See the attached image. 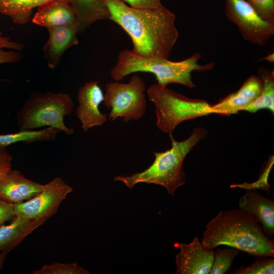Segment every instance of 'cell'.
Here are the masks:
<instances>
[{"instance_id": "obj_1", "label": "cell", "mask_w": 274, "mask_h": 274, "mask_svg": "<svg viewBox=\"0 0 274 274\" xmlns=\"http://www.w3.org/2000/svg\"><path fill=\"white\" fill-rule=\"evenodd\" d=\"M111 20L132 42L131 51L144 56L168 58L179 37L176 15L161 5L156 9L131 7L120 0H105Z\"/></svg>"}, {"instance_id": "obj_2", "label": "cell", "mask_w": 274, "mask_h": 274, "mask_svg": "<svg viewBox=\"0 0 274 274\" xmlns=\"http://www.w3.org/2000/svg\"><path fill=\"white\" fill-rule=\"evenodd\" d=\"M201 242L211 249L224 245L252 256H274L273 241L253 215L239 209L219 212L207 224Z\"/></svg>"}, {"instance_id": "obj_3", "label": "cell", "mask_w": 274, "mask_h": 274, "mask_svg": "<svg viewBox=\"0 0 274 274\" xmlns=\"http://www.w3.org/2000/svg\"><path fill=\"white\" fill-rule=\"evenodd\" d=\"M207 134L205 128L197 127L193 129L187 139L182 141H177L172 134L169 135L172 141L171 148L164 152H154L155 159L148 168L131 176H116L114 180L123 182L129 188L140 183L159 185L174 196L176 190L184 185L186 180L183 167L186 156Z\"/></svg>"}, {"instance_id": "obj_4", "label": "cell", "mask_w": 274, "mask_h": 274, "mask_svg": "<svg viewBox=\"0 0 274 274\" xmlns=\"http://www.w3.org/2000/svg\"><path fill=\"white\" fill-rule=\"evenodd\" d=\"M201 54L196 52L191 56L180 61H172L168 58L157 56H144L133 53L127 49L121 51L117 57V62L111 71V76L116 81L135 72L153 74L157 83L167 86L177 83L189 88L195 85L192 81L191 73L195 71H207L212 69L215 63L205 65L198 64Z\"/></svg>"}, {"instance_id": "obj_5", "label": "cell", "mask_w": 274, "mask_h": 274, "mask_svg": "<svg viewBox=\"0 0 274 274\" xmlns=\"http://www.w3.org/2000/svg\"><path fill=\"white\" fill-rule=\"evenodd\" d=\"M147 94L155 106L157 127L169 135L185 121L214 114L206 100L189 98L167 86L153 84L147 89Z\"/></svg>"}, {"instance_id": "obj_6", "label": "cell", "mask_w": 274, "mask_h": 274, "mask_svg": "<svg viewBox=\"0 0 274 274\" xmlns=\"http://www.w3.org/2000/svg\"><path fill=\"white\" fill-rule=\"evenodd\" d=\"M73 107L72 98L65 93H33L17 113L18 126L20 130L52 127L71 135L74 130L65 126L64 117L72 114Z\"/></svg>"}, {"instance_id": "obj_7", "label": "cell", "mask_w": 274, "mask_h": 274, "mask_svg": "<svg viewBox=\"0 0 274 274\" xmlns=\"http://www.w3.org/2000/svg\"><path fill=\"white\" fill-rule=\"evenodd\" d=\"M146 85L138 75L131 77L127 83L110 82L106 85L104 102L111 109L108 119L122 118L123 122L141 119L146 110Z\"/></svg>"}, {"instance_id": "obj_8", "label": "cell", "mask_w": 274, "mask_h": 274, "mask_svg": "<svg viewBox=\"0 0 274 274\" xmlns=\"http://www.w3.org/2000/svg\"><path fill=\"white\" fill-rule=\"evenodd\" d=\"M227 18L237 27L243 38L262 46L274 35V23L263 20L245 0H225Z\"/></svg>"}, {"instance_id": "obj_9", "label": "cell", "mask_w": 274, "mask_h": 274, "mask_svg": "<svg viewBox=\"0 0 274 274\" xmlns=\"http://www.w3.org/2000/svg\"><path fill=\"white\" fill-rule=\"evenodd\" d=\"M72 191L73 188L62 178L55 177L32 198L13 204L14 215L46 221L56 214L60 204Z\"/></svg>"}, {"instance_id": "obj_10", "label": "cell", "mask_w": 274, "mask_h": 274, "mask_svg": "<svg viewBox=\"0 0 274 274\" xmlns=\"http://www.w3.org/2000/svg\"><path fill=\"white\" fill-rule=\"evenodd\" d=\"M99 81H91L79 89L77 97L79 106L76 115L84 131L93 126H101L107 120L106 114L101 113L99 105L104 101V94Z\"/></svg>"}, {"instance_id": "obj_11", "label": "cell", "mask_w": 274, "mask_h": 274, "mask_svg": "<svg viewBox=\"0 0 274 274\" xmlns=\"http://www.w3.org/2000/svg\"><path fill=\"white\" fill-rule=\"evenodd\" d=\"M180 251L176 255V274H208L212 267L213 249L209 248L196 236L189 244L178 245Z\"/></svg>"}, {"instance_id": "obj_12", "label": "cell", "mask_w": 274, "mask_h": 274, "mask_svg": "<svg viewBox=\"0 0 274 274\" xmlns=\"http://www.w3.org/2000/svg\"><path fill=\"white\" fill-rule=\"evenodd\" d=\"M262 89L263 82L260 77L251 76L237 91L229 94L218 103L211 105L213 113L229 116L245 111L258 97Z\"/></svg>"}, {"instance_id": "obj_13", "label": "cell", "mask_w": 274, "mask_h": 274, "mask_svg": "<svg viewBox=\"0 0 274 274\" xmlns=\"http://www.w3.org/2000/svg\"><path fill=\"white\" fill-rule=\"evenodd\" d=\"M42 185L26 178L18 170H11L0 181V199L17 204L28 200L41 192Z\"/></svg>"}, {"instance_id": "obj_14", "label": "cell", "mask_w": 274, "mask_h": 274, "mask_svg": "<svg viewBox=\"0 0 274 274\" xmlns=\"http://www.w3.org/2000/svg\"><path fill=\"white\" fill-rule=\"evenodd\" d=\"M49 39L43 47L44 57L48 66L55 68L60 57L68 48L77 45L78 24L47 28Z\"/></svg>"}, {"instance_id": "obj_15", "label": "cell", "mask_w": 274, "mask_h": 274, "mask_svg": "<svg viewBox=\"0 0 274 274\" xmlns=\"http://www.w3.org/2000/svg\"><path fill=\"white\" fill-rule=\"evenodd\" d=\"M239 209L253 215L262 226L264 234L274 235V202L257 191L248 189L239 199Z\"/></svg>"}, {"instance_id": "obj_16", "label": "cell", "mask_w": 274, "mask_h": 274, "mask_svg": "<svg viewBox=\"0 0 274 274\" xmlns=\"http://www.w3.org/2000/svg\"><path fill=\"white\" fill-rule=\"evenodd\" d=\"M32 22L46 28L78 24V16L67 0H51L38 7Z\"/></svg>"}, {"instance_id": "obj_17", "label": "cell", "mask_w": 274, "mask_h": 274, "mask_svg": "<svg viewBox=\"0 0 274 274\" xmlns=\"http://www.w3.org/2000/svg\"><path fill=\"white\" fill-rule=\"evenodd\" d=\"M46 221L15 216L9 225L0 226V252L8 253Z\"/></svg>"}, {"instance_id": "obj_18", "label": "cell", "mask_w": 274, "mask_h": 274, "mask_svg": "<svg viewBox=\"0 0 274 274\" xmlns=\"http://www.w3.org/2000/svg\"><path fill=\"white\" fill-rule=\"evenodd\" d=\"M67 1L77 13L78 33L96 21L109 19L110 13L105 0Z\"/></svg>"}, {"instance_id": "obj_19", "label": "cell", "mask_w": 274, "mask_h": 274, "mask_svg": "<svg viewBox=\"0 0 274 274\" xmlns=\"http://www.w3.org/2000/svg\"><path fill=\"white\" fill-rule=\"evenodd\" d=\"M51 0H0V13L14 23L24 24L30 19L32 10Z\"/></svg>"}, {"instance_id": "obj_20", "label": "cell", "mask_w": 274, "mask_h": 274, "mask_svg": "<svg viewBox=\"0 0 274 274\" xmlns=\"http://www.w3.org/2000/svg\"><path fill=\"white\" fill-rule=\"evenodd\" d=\"M60 130L52 127L39 130H20L13 133L0 135V146L7 147L17 142L31 143L51 141L56 139Z\"/></svg>"}, {"instance_id": "obj_21", "label": "cell", "mask_w": 274, "mask_h": 274, "mask_svg": "<svg viewBox=\"0 0 274 274\" xmlns=\"http://www.w3.org/2000/svg\"><path fill=\"white\" fill-rule=\"evenodd\" d=\"M258 74L263 82V89L258 97L245 111L255 113L259 110L268 109L274 112V72L261 67Z\"/></svg>"}, {"instance_id": "obj_22", "label": "cell", "mask_w": 274, "mask_h": 274, "mask_svg": "<svg viewBox=\"0 0 274 274\" xmlns=\"http://www.w3.org/2000/svg\"><path fill=\"white\" fill-rule=\"evenodd\" d=\"M239 250L233 248H218L214 251V258L210 274H223L231 267L232 262L238 255Z\"/></svg>"}, {"instance_id": "obj_23", "label": "cell", "mask_w": 274, "mask_h": 274, "mask_svg": "<svg viewBox=\"0 0 274 274\" xmlns=\"http://www.w3.org/2000/svg\"><path fill=\"white\" fill-rule=\"evenodd\" d=\"M33 274H89L76 263H55L43 265L40 269L33 271Z\"/></svg>"}, {"instance_id": "obj_24", "label": "cell", "mask_w": 274, "mask_h": 274, "mask_svg": "<svg viewBox=\"0 0 274 274\" xmlns=\"http://www.w3.org/2000/svg\"><path fill=\"white\" fill-rule=\"evenodd\" d=\"M23 48L22 44L12 41L9 38L3 36L0 31V64L16 63L21 58L20 53L13 51H6L3 49L7 48L19 51Z\"/></svg>"}, {"instance_id": "obj_25", "label": "cell", "mask_w": 274, "mask_h": 274, "mask_svg": "<svg viewBox=\"0 0 274 274\" xmlns=\"http://www.w3.org/2000/svg\"><path fill=\"white\" fill-rule=\"evenodd\" d=\"M256 259L250 266L242 267L232 272L234 274H273L274 273V260L265 258Z\"/></svg>"}, {"instance_id": "obj_26", "label": "cell", "mask_w": 274, "mask_h": 274, "mask_svg": "<svg viewBox=\"0 0 274 274\" xmlns=\"http://www.w3.org/2000/svg\"><path fill=\"white\" fill-rule=\"evenodd\" d=\"M264 20L274 23V0H247Z\"/></svg>"}, {"instance_id": "obj_27", "label": "cell", "mask_w": 274, "mask_h": 274, "mask_svg": "<svg viewBox=\"0 0 274 274\" xmlns=\"http://www.w3.org/2000/svg\"><path fill=\"white\" fill-rule=\"evenodd\" d=\"M12 157L6 147L0 146V181L11 170Z\"/></svg>"}, {"instance_id": "obj_28", "label": "cell", "mask_w": 274, "mask_h": 274, "mask_svg": "<svg viewBox=\"0 0 274 274\" xmlns=\"http://www.w3.org/2000/svg\"><path fill=\"white\" fill-rule=\"evenodd\" d=\"M129 6L138 9H156L162 5L160 0H120Z\"/></svg>"}, {"instance_id": "obj_29", "label": "cell", "mask_w": 274, "mask_h": 274, "mask_svg": "<svg viewBox=\"0 0 274 274\" xmlns=\"http://www.w3.org/2000/svg\"><path fill=\"white\" fill-rule=\"evenodd\" d=\"M14 217L13 204L0 199V226Z\"/></svg>"}, {"instance_id": "obj_30", "label": "cell", "mask_w": 274, "mask_h": 274, "mask_svg": "<svg viewBox=\"0 0 274 274\" xmlns=\"http://www.w3.org/2000/svg\"><path fill=\"white\" fill-rule=\"evenodd\" d=\"M7 253L1 252L0 253V271L2 269L3 265L4 264L5 258L7 256Z\"/></svg>"}, {"instance_id": "obj_31", "label": "cell", "mask_w": 274, "mask_h": 274, "mask_svg": "<svg viewBox=\"0 0 274 274\" xmlns=\"http://www.w3.org/2000/svg\"><path fill=\"white\" fill-rule=\"evenodd\" d=\"M264 59L267 60L268 61H269L270 62H272L273 61V54H271L270 55H268V56H266Z\"/></svg>"}]
</instances>
